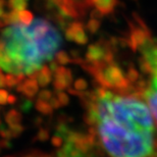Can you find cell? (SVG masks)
<instances>
[{
    "mask_svg": "<svg viewBox=\"0 0 157 157\" xmlns=\"http://www.w3.org/2000/svg\"><path fill=\"white\" fill-rule=\"evenodd\" d=\"M85 121L96 128L110 157H157L154 119L140 92L114 95L107 90L89 104Z\"/></svg>",
    "mask_w": 157,
    "mask_h": 157,
    "instance_id": "cell-1",
    "label": "cell"
},
{
    "mask_svg": "<svg viewBox=\"0 0 157 157\" xmlns=\"http://www.w3.org/2000/svg\"><path fill=\"white\" fill-rule=\"evenodd\" d=\"M61 36L45 20H36L30 26L12 25L0 38V70L18 76H31L52 60L61 46Z\"/></svg>",
    "mask_w": 157,
    "mask_h": 157,
    "instance_id": "cell-2",
    "label": "cell"
},
{
    "mask_svg": "<svg viewBox=\"0 0 157 157\" xmlns=\"http://www.w3.org/2000/svg\"><path fill=\"white\" fill-rule=\"evenodd\" d=\"M144 97L148 102L149 109L157 124V68L152 71L151 81L144 90Z\"/></svg>",
    "mask_w": 157,
    "mask_h": 157,
    "instance_id": "cell-3",
    "label": "cell"
},
{
    "mask_svg": "<svg viewBox=\"0 0 157 157\" xmlns=\"http://www.w3.org/2000/svg\"><path fill=\"white\" fill-rule=\"evenodd\" d=\"M65 37L68 41H75L80 45H85L88 42V37L85 34L82 23H74L65 31Z\"/></svg>",
    "mask_w": 157,
    "mask_h": 157,
    "instance_id": "cell-4",
    "label": "cell"
},
{
    "mask_svg": "<svg viewBox=\"0 0 157 157\" xmlns=\"http://www.w3.org/2000/svg\"><path fill=\"white\" fill-rule=\"evenodd\" d=\"M54 88L57 92H62L71 85L73 78H71V71L70 68H65L63 67H59L58 70L54 73Z\"/></svg>",
    "mask_w": 157,
    "mask_h": 157,
    "instance_id": "cell-5",
    "label": "cell"
},
{
    "mask_svg": "<svg viewBox=\"0 0 157 157\" xmlns=\"http://www.w3.org/2000/svg\"><path fill=\"white\" fill-rule=\"evenodd\" d=\"M106 53V49L104 47H102L99 44H93L90 45L88 48L86 57L87 61L90 62H98V61H103Z\"/></svg>",
    "mask_w": 157,
    "mask_h": 157,
    "instance_id": "cell-6",
    "label": "cell"
},
{
    "mask_svg": "<svg viewBox=\"0 0 157 157\" xmlns=\"http://www.w3.org/2000/svg\"><path fill=\"white\" fill-rule=\"evenodd\" d=\"M38 82L36 80H32L29 78L24 83L20 84L17 86V91L18 92H23L25 95L29 98H32L36 95L37 91H38Z\"/></svg>",
    "mask_w": 157,
    "mask_h": 157,
    "instance_id": "cell-7",
    "label": "cell"
},
{
    "mask_svg": "<svg viewBox=\"0 0 157 157\" xmlns=\"http://www.w3.org/2000/svg\"><path fill=\"white\" fill-rule=\"evenodd\" d=\"M91 3L96 5L97 9H99L103 14H108L113 11L117 5V0H90Z\"/></svg>",
    "mask_w": 157,
    "mask_h": 157,
    "instance_id": "cell-8",
    "label": "cell"
},
{
    "mask_svg": "<svg viewBox=\"0 0 157 157\" xmlns=\"http://www.w3.org/2000/svg\"><path fill=\"white\" fill-rule=\"evenodd\" d=\"M51 75H52V71L50 70V67L44 65V67L41 68L40 73L38 75V78H37V82H38L39 86L46 87L47 85L50 83V81H51Z\"/></svg>",
    "mask_w": 157,
    "mask_h": 157,
    "instance_id": "cell-9",
    "label": "cell"
},
{
    "mask_svg": "<svg viewBox=\"0 0 157 157\" xmlns=\"http://www.w3.org/2000/svg\"><path fill=\"white\" fill-rule=\"evenodd\" d=\"M6 122L8 124L9 128L10 127H14V125H17V124H21V115L18 113L17 110L12 109L7 113L6 115Z\"/></svg>",
    "mask_w": 157,
    "mask_h": 157,
    "instance_id": "cell-10",
    "label": "cell"
},
{
    "mask_svg": "<svg viewBox=\"0 0 157 157\" xmlns=\"http://www.w3.org/2000/svg\"><path fill=\"white\" fill-rule=\"evenodd\" d=\"M29 0H8V6L12 10L23 11L27 7Z\"/></svg>",
    "mask_w": 157,
    "mask_h": 157,
    "instance_id": "cell-11",
    "label": "cell"
},
{
    "mask_svg": "<svg viewBox=\"0 0 157 157\" xmlns=\"http://www.w3.org/2000/svg\"><path fill=\"white\" fill-rule=\"evenodd\" d=\"M36 108L41 113L46 114V115L51 114V112H52V106L50 105L49 103H47L45 101H41V100H38V101L36 102Z\"/></svg>",
    "mask_w": 157,
    "mask_h": 157,
    "instance_id": "cell-12",
    "label": "cell"
},
{
    "mask_svg": "<svg viewBox=\"0 0 157 157\" xmlns=\"http://www.w3.org/2000/svg\"><path fill=\"white\" fill-rule=\"evenodd\" d=\"M20 21H21V24L25 26H30L31 23L33 21V14L32 12L28 11V10H23L20 12Z\"/></svg>",
    "mask_w": 157,
    "mask_h": 157,
    "instance_id": "cell-13",
    "label": "cell"
},
{
    "mask_svg": "<svg viewBox=\"0 0 157 157\" xmlns=\"http://www.w3.org/2000/svg\"><path fill=\"white\" fill-rule=\"evenodd\" d=\"M71 59L68 57V55L67 54V52L64 51H59L58 53H56V61L58 63H60L62 65L67 64L68 62H71Z\"/></svg>",
    "mask_w": 157,
    "mask_h": 157,
    "instance_id": "cell-14",
    "label": "cell"
},
{
    "mask_svg": "<svg viewBox=\"0 0 157 157\" xmlns=\"http://www.w3.org/2000/svg\"><path fill=\"white\" fill-rule=\"evenodd\" d=\"M87 28H88V30H89L92 34H95L97 31L99 30V28H100L99 21L95 20V18H91V20L88 21Z\"/></svg>",
    "mask_w": 157,
    "mask_h": 157,
    "instance_id": "cell-15",
    "label": "cell"
},
{
    "mask_svg": "<svg viewBox=\"0 0 157 157\" xmlns=\"http://www.w3.org/2000/svg\"><path fill=\"white\" fill-rule=\"evenodd\" d=\"M87 87H88L87 82L83 80V78H78V80L75 82V88H76V90L78 91V92H83V91H85V89H87Z\"/></svg>",
    "mask_w": 157,
    "mask_h": 157,
    "instance_id": "cell-16",
    "label": "cell"
},
{
    "mask_svg": "<svg viewBox=\"0 0 157 157\" xmlns=\"http://www.w3.org/2000/svg\"><path fill=\"white\" fill-rule=\"evenodd\" d=\"M57 99L59 103H60V105H63V106L68 104V101H70V100H68V96L63 92H57Z\"/></svg>",
    "mask_w": 157,
    "mask_h": 157,
    "instance_id": "cell-17",
    "label": "cell"
},
{
    "mask_svg": "<svg viewBox=\"0 0 157 157\" xmlns=\"http://www.w3.org/2000/svg\"><path fill=\"white\" fill-rule=\"evenodd\" d=\"M51 93H50V91L48 90H43L41 91V92L39 93V100H41V101H50V99H51Z\"/></svg>",
    "mask_w": 157,
    "mask_h": 157,
    "instance_id": "cell-18",
    "label": "cell"
},
{
    "mask_svg": "<svg viewBox=\"0 0 157 157\" xmlns=\"http://www.w3.org/2000/svg\"><path fill=\"white\" fill-rule=\"evenodd\" d=\"M51 142L55 147H59L62 144V142H63V138H62L61 136H59V135H57V134H55V136L52 138Z\"/></svg>",
    "mask_w": 157,
    "mask_h": 157,
    "instance_id": "cell-19",
    "label": "cell"
},
{
    "mask_svg": "<svg viewBox=\"0 0 157 157\" xmlns=\"http://www.w3.org/2000/svg\"><path fill=\"white\" fill-rule=\"evenodd\" d=\"M8 94L6 92L5 90L3 89H0V104H5L7 103V99H8Z\"/></svg>",
    "mask_w": 157,
    "mask_h": 157,
    "instance_id": "cell-20",
    "label": "cell"
},
{
    "mask_svg": "<svg viewBox=\"0 0 157 157\" xmlns=\"http://www.w3.org/2000/svg\"><path fill=\"white\" fill-rule=\"evenodd\" d=\"M32 105H33V103L31 102L30 100L26 99V100H24V102H23V104L21 105V107L24 111H29L30 108L32 107Z\"/></svg>",
    "mask_w": 157,
    "mask_h": 157,
    "instance_id": "cell-21",
    "label": "cell"
},
{
    "mask_svg": "<svg viewBox=\"0 0 157 157\" xmlns=\"http://www.w3.org/2000/svg\"><path fill=\"white\" fill-rule=\"evenodd\" d=\"M38 138H39V140H41V141H45V140H47V139L49 138L48 132L45 131V130L40 131V132H39V134H38Z\"/></svg>",
    "mask_w": 157,
    "mask_h": 157,
    "instance_id": "cell-22",
    "label": "cell"
},
{
    "mask_svg": "<svg viewBox=\"0 0 157 157\" xmlns=\"http://www.w3.org/2000/svg\"><path fill=\"white\" fill-rule=\"evenodd\" d=\"M91 15H92V17L93 18H95V20H97V18H102L103 17V14L101 11L99 10V9H94V10L91 12Z\"/></svg>",
    "mask_w": 157,
    "mask_h": 157,
    "instance_id": "cell-23",
    "label": "cell"
},
{
    "mask_svg": "<svg viewBox=\"0 0 157 157\" xmlns=\"http://www.w3.org/2000/svg\"><path fill=\"white\" fill-rule=\"evenodd\" d=\"M49 102H50L49 104L52 106V108H59L60 107V103H59L58 99L55 98V97H53V98L50 99Z\"/></svg>",
    "mask_w": 157,
    "mask_h": 157,
    "instance_id": "cell-24",
    "label": "cell"
},
{
    "mask_svg": "<svg viewBox=\"0 0 157 157\" xmlns=\"http://www.w3.org/2000/svg\"><path fill=\"white\" fill-rule=\"evenodd\" d=\"M6 86V81H5V77L2 75V71L0 70V89H1L2 87Z\"/></svg>",
    "mask_w": 157,
    "mask_h": 157,
    "instance_id": "cell-25",
    "label": "cell"
},
{
    "mask_svg": "<svg viewBox=\"0 0 157 157\" xmlns=\"http://www.w3.org/2000/svg\"><path fill=\"white\" fill-rule=\"evenodd\" d=\"M4 4H5L4 0H0V17H2L3 14L5 13L4 12Z\"/></svg>",
    "mask_w": 157,
    "mask_h": 157,
    "instance_id": "cell-26",
    "label": "cell"
},
{
    "mask_svg": "<svg viewBox=\"0 0 157 157\" xmlns=\"http://www.w3.org/2000/svg\"><path fill=\"white\" fill-rule=\"evenodd\" d=\"M7 102L10 103V104H13V103L17 102V97L13 96V95H9L8 99H7Z\"/></svg>",
    "mask_w": 157,
    "mask_h": 157,
    "instance_id": "cell-27",
    "label": "cell"
},
{
    "mask_svg": "<svg viewBox=\"0 0 157 157\" xmlns=\"http://www.w3.org/2000/svg\"><path fill=\"white\" fill-rule=\"evenodd\" d=\"M2 25H3V24H2V21H0V27H2Z\"/></svg>",
    "mask_w": 157,
    "mask_h": 157,
    "instance_id": "cell-28",
    "label": "cell"
},
{
    "mask_svg": "<svg viewBox=\"0 0 157 157\" xmlns=\"http://www.w3.org/2000/svg\"><path fill=\"white\" fill-rule=\"evenodd\" d=\"M9 157H11V156H9Z\"/></svg>",
    "mask_w": 157,
    "mask_h": 157,
    "instance_id": "cell-29",
    "label": "cell"
},
{
    "mask_svg": "<svg viewBox=\"0 0 157 157\" xmlns=\"http://www.w3.org/2000/svg\"><path fill=\"white\" fill-rule=\"evenodd\" d=\"M0 124H1V122H0Z\"/></svg>",
    "mask_w": 157,
    "mask_h": 157,
    "instance_id": "cell-30",
    "label": "cell"
}]
</instances>
